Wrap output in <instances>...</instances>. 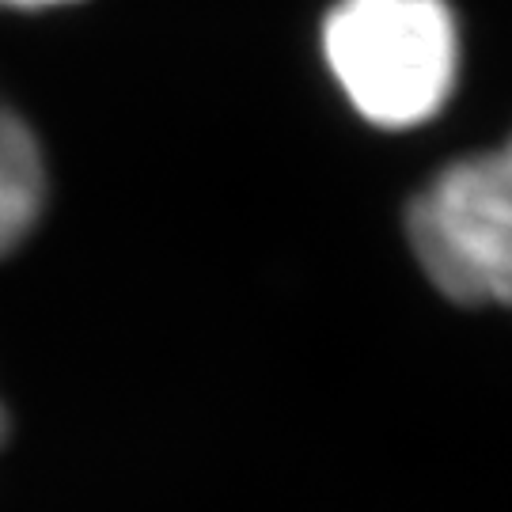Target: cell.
<instances>
[{"label":"cell","instance_id":"1","mask_svg":"<svg viewBox=\"0 0 512 512\" xmlns=\"http://www.w3.org/2000/svg\"><path fill=\"white\" fill-rule=\"evenodd\" d=\"M323 54L365 122L410 129L456 88L459 27L444 0H342L323 27Z\"/></svg>","mask_w":512,"mask_h":512},{"label":"cell","instance_id":"2","mask_svg":"<svg viewBox=\"0 0 512 512\" xmlns=\"http://www.w3.org/2000/svg\"><path fill=\"white\" fill-rule=\"evenodd\" d=\"M425 277L456 304L512 308V137L437 171L406 209Z\"/></svg>","mask_w":512,"mask_h":512},{"label":"cell","instance_id":"3","mask_svg":"<svg viewBox=\"0 0 512 512\" xmlns=\"http://www.w3.org/2000/svg\"><path fill=\"white\" fill-rule=\"evenodd\" d=\"M46 205V160L35 129L0 99V258L35 232Z\"/></svg>","mask_w":512,"mask_h":512},{"label":"cell","instance_id":"4","mask_svg":"<svg viewBox=\"0 0 512 512\" xmlns=\"http://www.w3.org/2000/svg\"><path fill=\"white\" fill-rule=\"evenodd\" d=\"M0 4H8V8H27V12H35V8H57V4H73V0H0Z\"/></svg>","mask_w":512,"mask_h":512},{"label":"cell","instance_id":"5","mask_svg":"<svg viewBox=\"0 0 512 512\" xmlns=\"http://www.w3.org/2000/svg\"><path fill=\"white\" fill-rule=\"evenodd\" d=\"M8 437V414H4V403H0V444Z\"/></svg>","mask_w":512,"mask_h":512}]
</instances>
